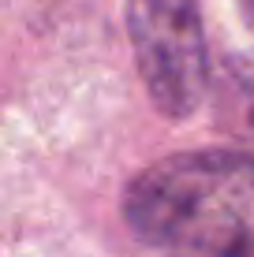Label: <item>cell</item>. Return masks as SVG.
Returning a JSON list of instances; mask_svg holds the SVG:
<instances>
[{
	"label": "cell",
	"mask_w": 254,
	"mask_h": 257,
	"mask_svg": "<svg viewBox=\"0 0 254 257\" xmlns=\"http://www.w3.org/2000/svg\"><path fill=\"white\" fill-rule=\"evenodd\" d=\"M124 216L168 257H254V157L195 149L131 179Z\"/></svg>",
	"instance_id": "6da1fadb"
},
{
	"label": "cell",
	"mask_w": 254,
	"mask_h": 257,
	"mask_svg": "<svg viewBox=\"0 0 254 257\" xmlns=\"http://www.w3.org/2000/svg\"><path fill=\"white\" fill-rule=\"evenodd\" d=\"M127 34L153 104L183 119L206 97V34L198 0H127Z\"/></svg>",
	"instance_id": "7a4b0ae2"
},
{
	"label": "cell",
	"mask_w": 254,
	"mask_h": 257,
	"mask_svg": "<svg viewBox=\"0 0 254 257\" xmlns=\"http://www.w3.org/2000/svg\"><path fill=\"white\" fill-rule=\"evenodd\" d=\"M235 67V64H232ZM232 82L243 90V104H247V116H250V123H254V71L247 67V64H239L235 67V75H232Z\"/></svg>",
	"instance_id": "3957f363"
},
{
	"label": "cell",
	"mask_w": 254,
	"mask_h": 257,
	"mask_svg": "<svg viewBox=\"0 0 254 257\" xmlns=\"http://www.w3.org/2000/svg\"><path fill=\"white\" fill-rule=\"evenodd\" d=\"M239 12H243V19L254 26V0H239Z\"/></svg>",
	"instance_id": "277c9868"
}]
</instances>
